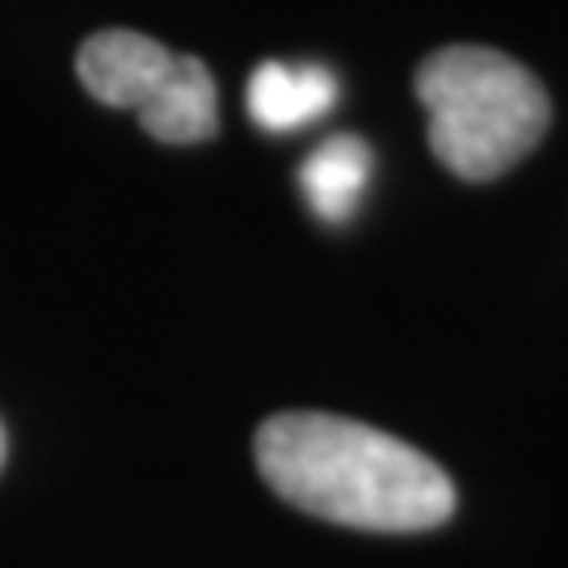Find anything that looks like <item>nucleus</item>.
I'll use <instances>...</instances> for the list:
<instances>
[{
	"instance_id": "obj_1",
	"label": "nucleus",
	"mask_w": 568,
	"mask_h": 568,
	"mask_svg": "<svg viewBox=\"0 0 568 568\" xmlns=\"http://www.w3.org/2000/svg\"><path fill=\"white\" fill-rule=\"evenodd\" d=\"M257 467L283 501L354 530L443 527L455 485L417 447L333 413H278L257 429Z\"/></svg>"
},
{
	"instance_id": "obj_2",
	"label": "nucleus",
	"mask_w": 568,
	"mask_h": 568,
	"mask_svg": "<svg viewBox=\"0 0 568 568\" xmlns=\"http://www.w3.org/2000/svg\"><path fill=\"white\" fill-rule=\"evenodd\" d=\"M429 148L464 182H493L535 152L551 122L548 89L493 47H443L417 68Z\"/></svg>"
},
{
	"instance_id": "obj_3",
	"label": "nucleus",
	"mask_w": 568,
	"mask_h": 568,
	"mask_svg": "<svg viewBox=\"0 0 568 568\" xmlns=\"http://www.w3.org/2000/svg\"><path fill=\"white\" fill-rule=\"evenodd\" d=\"M173 68H178V51H169L164 42L148 39L140 30H102L77 55L84 89L102 105L135 110V114L161 93Z\"/></svg>"
},
{
	"instance_id": "obj_4",
	"label": "nucleus",
	"mask_w": 568,
	"mask_h": 568,
	"mask_svg": "<svg viewBox=\"0 0 568 568\" xmlns=\"http://www.w3.org/2000/svg\"><path fill=\"white\" fill-rule=\"evenodd\" d=\"M337 93H342V84L325 63L265 60L248 77L244 102H248V119L262 131L286 135V131H300L307 122L325 119L337 105Z\"/></svg>"
},
{
	"instance_id": "obj_5",
	"label": "nucleus",
	"mask_w": 568,
	"mask_h": 568,
	"mask_svg": "<svg viewBox=\"0 0 568 568\" xmlns=\"http://www.w3.org/2000/svg\"><path fill=\"white\" fill-rule=\"evenodd\" d=\"M371 173H375V152L366 148V140L333 135L300 164V190L316 220L349 224L366 199Z\"/></svg>"
},
{
	"instance_id": "obj_6",
	"label": "nucleus",
	"mask_w": 568,
	"mask_h": 568,
	"mask_svg": "<svg viewBox=\"0 0 568 568\" xmlns=\"http://www.w3.org/2000/svg\"><path fill=\"white\" fill-rule=\"evenodd\" d=\"M143 131L161 143H203L220 126V93L215 77L203 60L178 55L173 77L164 89L140 110Z\"/></svg>"
},
{
	"instance_id": "obj_7",
	"label": "nucleus",
	"mask_w": 568,
	"mask_h": 568,
	"mask_svg": "<svg viewBox=\"0 0 568 568\" xmlns=\"http://www.w3.org/2000/svg\"><path fill=\"white\" fill-rule=\"evenodd\" d=\"M0 464H4V429H0Z\"/></svg>"
}]
</instances>
